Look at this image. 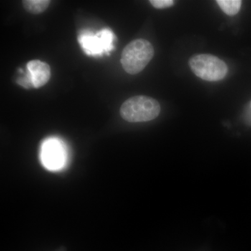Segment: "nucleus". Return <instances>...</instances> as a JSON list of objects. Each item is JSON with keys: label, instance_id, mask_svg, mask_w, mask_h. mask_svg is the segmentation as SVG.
<instances>
[{"label": "nucleus", "instance_id": "f257e3e1", "mask_svg": "<svg viewBox=\"0 0 251 251\" xmlns=\"http://www.w3.org/2000/svg\"><path fill=\"white\" fill-rule=\"evenodd\" d=\"M153 55L154 49L150 41L143 39H135L122 51V67L128 74L135 75L144 70Z\"/></svg>", "mask_w": 251, "mask_h": 251}, {"label": "nucleus", "instance_id": "f03ea898", "mask_svg": "<svg viewBox=\"0 0 251 251\" xmlns=\"http://www.w3.org/2000/svg\"><path fill=\"white\" fill-rule=\"evenodd\" d=\"M124 120L132 123L154 120L159 115L161 105L156 99L146 96H136L127 99L120 108Z\"/></svg>", "mask_w": 251, "mask_h": 251}, {"label": "nucleus", "instance_id": "7ed1b4c3", "mask_svg": "<svg viewBox=\"0 0 251 251\" xmlns=\"http://www.w3.org/2000/svg\"><path fill=\"white\" fill-rule=\"evenodd\" d=\"M192 72L200 78L206 81H219L227 74V66L219 57L209 54L193 56L189 61Z\"/></svg>", "mask_w": 251, "mask_h": 251}, {"label": "nucleus", "instance_id": "20e7f679", "mask_svg": "<svg viewBox=\"0 0 251 251\" xmlns=\"http://www.w3.org/2000/svg\"><path fill=\"white\" fill-rule=\"evenodd\" d=\"M41 159L46 169L61 171L67 162V153L64 145L54 138L46 140L41 147Z\"/></svg>", "mask_w": 251, "mask_h": 251}, {"label": "nucleus", "instance_id": "39448f33", "mask_svg": "<svg viewBox=\"0 0 251 251\" xmlns=\"http://www.w3.org/2000/svg\"><path fill=\"white\" fill-rule=\"evenodd\" d=\"M34 88H40L49 82L51 76L50 67L47 63L39 59L29 61L27 64Z\"/></svg>", "mask_w": 251, "mask_h": 251}, {"label": "nucleus", "instance_id": "423d86ee", "mask_svg": "<svg viewBox=\"0 0 251 251\" xmlns=\"http://www.w3.org/2000/svg\"><path fill=\"white\" fill-rule=\"evenodd\" d=\"M112 35L110 31L104 30L96 36H85L82 39V45L87 52L97 53L110 49Z\"/></svg>", "mask_w": 251, "mask_h": 251}, {"label": "nucleus", "instance_id": "0eeeda50", "mask_svg": "<svg viewBox=\"0 0 251 251\" xmlns=\"http://www.w3.org/2000/svg\"><path fill=\"white\" fill-rule=\"evenodd\" d=\"M22 4L24 9L33 14H40L44 13L49 7L50 0H23Z\"/></svg>", "mask_w": 251, "mask_h": 251}, {"label": "nucleus", "instance_id": "6e6552de", "mask_svg": "<svg viewBox=\"0 0 251 251\" xmlns=\"http://www.w3.org/2000/svg\"><path fill=\"white\" fill-rule=\"evenodd\" d=\"M216 3L219 5L225 14L234 16L240 10L242 1L240 0H217Z\"/></svg>", "mask_w": 251, "mask_h": 251}, {"label": "nucleus", "instance_id": "1a4fd4ad", "mask_svg": "<svg viewBox=\"0 0 251 251\" xmlns=\"http://www.w3.org/2000/svg\"><path fill=\"white\" fill-rule=\"evenodd\" d=\"M150 2L156 9L171 7L175 3L173 0H150Z\"/></svg>", "mask_w": 251, "mask_h": 251}]
</instances>
